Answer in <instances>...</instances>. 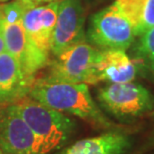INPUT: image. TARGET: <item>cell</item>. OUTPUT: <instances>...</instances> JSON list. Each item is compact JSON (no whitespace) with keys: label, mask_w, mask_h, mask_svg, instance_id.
Returning <instances> with one entry per match:
<instances>
[{"label":"cell","mask_w":154,"mask_h":154,"mask_svg":"<svg viewBox=\"0 0 154 154\" xmlns=\"http://www.w3.org/2000/svg\"><path fill=\"white\" fill-rule=\"evenodd\" d=\"M28 96L64 114L78 117L98 130L128 131L104 114L85 83L58 81L43 75L34 80Z\"/></svg>","instance_id":"6da1fadb"},{"label":"cell","mask_w":154,"mask_h":154,"mask_svg":"<svg viewBox=\"0 0 154 154\" xmlns=\"http://www.w3.org/2000/svg\"><path fill=\"white\" fill-rule=\"evenodd\" d=\"M14 104L34 133L43 154L59 151L75 133L77 125L74 119L40 103L28 95Z\"/></svg>","instance_id":"7a4b0ae2"},{"label":"cell","mask_w":154,"mask_h":154,"mask_svg":"<svg viewBox=\"0 0 154 154\" xmlns=\"http://www.w3.org/2000/svg\"><path fill=\"white\" fill-rule=\"evenodd\" d=\"M100 106L122 122H129L154 111V95L139 83H108L99 88Z\"/></svg>","instance_id":"3957f363"},{"label":"cell","mask_w":154,"mask_h":154,"mask_svg":"<svg viewBox=\"0 0 154 154\" xmlns=\"http://www.w3.org/2000/svg\"><path fill=\"white\" fill-rule=\"evenodd\" d=\"M133 29L114 3L90 17L86 40L100 50H127L135 41Z\"/></svg>","instance_id":"277c9868"},{"label":"cell","mask_w":154,"mask_h":154,"mask_svg":"<svg viewBox=\"0 0 154 154\" xmlns=\"http://www.w3.org/2000/svg\"><path fill=\"white\" fill-rule=\"evenodd\" d=\"M99 51L87 40L73 44L53 56L44 76L58 81L92 85L93 68Z\"/></svg>","instance_id":"5b68a950"},{"label":"cell","mask_w":154,"mask_h":154,"mask_svg":"<svg viewBox=\"0 0 154 154\" xmlns=\"http://www.w3.org/2000/svg\"><path fill=\"white\" fill-rule=\"evenodd\" d=\"M0 151L2 154H43L34 133L14 103L0 104Z\"/></svg>","instance_id":"8992f818"},{"label":"cell","mask_w":154,"mask_h":154,"mask_svg":"<svg viewBox=\"0 0 154 154\" xmlns=\"http://www.w3.org/2000/svg\"><path fill=\"white\" fill-rule=\"evenodd\" d=\"M85 12L81 0H61L51 41V54H59L64 49L86 40Z\"/></svg>","instance_id":"52a82bcc"},{"label":"cell","mask_w":154,"mask_h":154,"mask_svg":"<svg viewBox=\"0 0 154 154\" xmlns=\"http://www.w3.org/2000/svg\"><path fill=\"white\" fill-rule=\"evenodd\" d=\"M58 0H51L45 5L26 9L23 15V25L29 42L41 53L50 57L52 33L56 23Z\"/></svg>","instance_id":"ba28073f"},{"label":"cell","mask_w":154,"mask_h":154,"mask_svg":"<svg viewBox=\"0 0 154 154\" xmlns=\"http://www.w3.org/2000/svg\"><path fill=\"white\" fill-rule=\"evenodd\" d=\"M138 73L136 64L125 50H100L92 74V85L99 82H131Z\"/></svg>","instance_id":"9c48e42d"},{"label":"cell","mask_w":154,"mask_h":154,"mask_svg":"<svg viewBox=\"0 0 154 154\" xmlns=\"http://www.w3.org/2000/svg\"><path fill=\"white\" fill-rule=\"evenodd\" d=\"M132 144L128 131L111 130L76 141L56 154H128Z\"/></svg>","instance_id":"30bf717a"},{"label":"cell","mask_w":154,"mask_h":154,"mask_svg":"<svg viewBox=\"0 0 154 154\" xmlns=\"http://www.w3.org/2000/svg\"><path fill=\"white\" fill-rule=\"evenodd\" d=\"M31 88L17 60L4 51L0 54V104L15 103L27 96Z\"/></svg>","instance_id":"8fae6325"},{"label":"cell","mask_w":154,"mask_h":154,"mask_svg":"<svg viewBox=\"0 0 154 154\" xmlns=\"http://www.w3.org/2000/svg\"><path fill=\"white\" fill-rule=\"evenodd\" d=\"M113 3L127 18L136 37L154 27V0H115Z\"/></svg>","instance_id":"7c38bea8"},{"label":"cell","mask_w":154,"mask_h":154,"mask_svg":"<svg viewBox=\"0 0 154 154\" xmlns=\"http://www.w3.org/2000/svg\"><path fill=\"white\" fill-rule=\"evenodd\" d=\"M134 41L132 47V60L138 71L154 82V27Z\"/></svg>","instance_id":"4fadbf2b"},{"label":"cell","mask_w":154,"mask_h":154,"mask_svg":"<svg viewBox=\"0 0 154 154\" xmlns=\"http://www.w3.org/2000/svg\"><path fill=\"white\" fill-rule=\"evenodd\" d=\"M151 113H152V119H153V124H154V111ZM153 149H154V125H153L151 132H150L149 135L147 136L145 142L142 144V146L140 147L136 154H144Z\"/></svg>","instance_id":"5bb4252c"},{"label":"cell","mask_w":154,"mask_h":154,"mask_svg":"<svg viewBox=\"0 0 154 154\" xmlns=\"http://www.w3.org/2000/svg\"><path fill=\"white\" fill-rule=\"evenodd\" d=\"M4 51H6V48H5L4 37H3V32H2V24H1V20H0V54Z\"/></svg>","instance_id":"9a60e30c"},{"label":"cell","mask_w":154,"mask_h":154,"mask_svg":"<svg viewBox=\"0 0 154 154\" xmlns=\"http://www.w3.org/2000/svg\"><path fill=\"white\" fill-rule=\"evenodd\" d=\"M46 1H51V0H42V2H46Z\"/></svg>","instance_id":"2e32d148"},{"label":"cell","mask_w":154,"mask_h":154,"mask_svg":"<svg viewBox=\"0 0 154 154\" xmlns=\"http://www.w3.org/2000/svg\"><path fill=\"white\" fill-rule=\"evenodd\" d=\"M0 1H8V0H0Z\"/></svg>","instance_id":"e0dca14e"},{"label":"cell","mask_w":154,"mask_h":154,"mask_svg":"<svg viewBox=\"0 0 154 154\" xmlns=\"http://www.w3.org/2000/svg\"><path fill=\"white\" fill-rule=\"evenodd\" d=\"M0 154H2V153H1V151H0Z\"/></svg>","instance_id":"ac0fdd59"},{"label":"cell","mask_w":154,"mask_h":154,"mask_svg":"<svg viewBox=\"0 0 154 154\" xmlns=\"http://www.w3.org/2000/svg\"><path fill=\"white\" fill-rule=\"evenodd\" d=\"M58 1H61V0H58Z\"/></svg>","instance_id":"d6986e66"}]
</instances>
